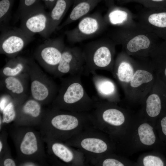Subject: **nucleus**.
<instances>
[{
	"label": "nucleus",
	"instance_id": "1",
	"mask_svg": "<svg viewBox=\"0 0 166 166\" xmlns=\"http://www.w3.org/2000/svg\"><path fill=\"white\" fill-rule=\"evenodd\" d=\"M117 45H121L127 54L135 57L148 58L158 43V37L143 28L136 22L134 24L118 27L110 36Z\"/></svg>",
	"mask_w": 166,
	"mask_h": 166
},
{
	"label": "nucleus",
	"instance_id": "2",
	"mask_svg": "<svg viewBox=\"0 0 166 166\" xmlns=\"http://www.w3.org/2000/svg\"><path fill=\"white\" fill-rule=\"evenodd\" d=\"M9 133L13 141L17 156V164L32 161L40 165L45 164L47 156L45 143L39 131L34 127L13 124Z\"/></svg>",
	"mask_w": 166,
	"mask_h": 166
},
{
	"label": "nucleus",
	"instance_id": "3",
	"mask_svg": "<svg viewBox=\"0 0 166 166\" xmlns=\"http://www.w3.org/2000/svg\"><path fill=\"white\" fill-rule=\"evenodd\" d=\"M116 44L111 39L103 38L87 44L82 50L86 73L97 70L112 72Z\"/></svg>",
	"mask_w": 166,
	"mask_h": 166
},
{
	"label": "nucleus",
	"instance_id": "4",
	"mask_svg": "<svg viewBox=\"0 0 166 166\" xmlns=\"http://www.w3.org/2000/svg\"><path fill=\"white\" fill-rule=\"evenodd\" d=\"M137 58L138 63L134 73L124 91L130 100L142 101L153 86L157 75L149 59Z\"/></svg>",
	"mask_w": 166,
	"mask_h": 166
},
{
	"label": "nucleus",
	"instance_id": "5",
	"mask_svg": "<svg viewBox=\"0 0 166 166\" xmlns=\"http://www.w3.org/2000/svg\"><path fill=\"white\" fill-rule=\"evenodd\" d=\"M81 74L70 75L62 79L58 95L54 101L56 108L68 109L84 100H89L81 82Z\"/></svg>",
	"mask_w": 166,
	"mask_h": 166
},
{
	"label": "nucleus",
	"instance_id": "6",
	"mask_svg": "<svg viewBox=\"0 0 166 166\" xmlns=\"http://www.w3.org/2000/svg\"><path fill=\"white\" fill-rule=\"evenodd\" d=\"M107 25L104 16L96 12L81 18L76 27L65 31V34L68 42L76 43L98 35Z\"/></svg>",
	"mask_w": 166,
	"mask_h": 166
},
{
	"label": "nucleus",
	"instance_id": "7",
	"mask_svg": "<svg viewBox=\"0 0 166 166\" xmlns=\"http://www.w3.org/2000/svg\"><path fill=\"white\" fill-rule=\"evenodd\" d=\"M34 63L30 62L28 70L31 81V97L42 105L47 104L56 94L57 89L55 84Z\"/></svg>",
	"mask_w": 166,
	"mask_h": 166
},
{
	"label": "nucleus",
	"instance_id": "8",
	"mask_svg": "<svg viewBox=\"0 0 166 166\" xmlns=\"http://www.w3.org/2000/svg\"><path fill=\"white\" fill-rule=\"evenodd\" d=\"M19 18L20 28L28 35L33 37L38 34L44 38L49 37V13L41 3L27 10Z\"/></svg>",
	"mask_w": 166,
	"mask_h": 166
},
{
	"label": "nucleus",
	"instance_id": "9",
	"mask_svg": "<svg viewBox=\"0 0 166 166\" xmlns=\"http://www.w3.org/2000/svg\"><path fill=\"white\" fill-rule=\"evenodd\" d=\"M78 124V120L73 116L66 114L53 115L51 110H47L45 111L38 127L45 141L49 140L56 131L71 130L76 128Z\"/></svg>",
	"mask_w": 166,
	"mask_h": 166
},
{
	"label": "nucleus",
	"instance_id": "10",
	"mask_svg": "<svg viewBox=\"0 0 166 166\" xmlns=\"http://www.w3.org/2000/svg\"><path fill=\"white\" fill-rule=\"evenodd\" d=\"M65 47L61 37L47 39L36 50L35 58L45 69L54 74Z\"/></svg>",
	"mask_w": 166,
	"mask_h": 166
},
{
	"label": "nucleus",
	"instance_id": "11",
	"mask_svg": "<svg viewBox=\"0 0 166 166\" xmlns=\"http://www.w3.org/2000/svg\"><path fill=\"white\" fill-rule=\"evenodd\" d=\"M1 31L0 53L8 56H15L33 39L20 28L7 27Z\"/></svg>",
	"mask_w": 166,
	"mask_h": 166
},
{
	"label": "nucleus",
	"instance_id": "12",
	"mask_svg": "<svg viewBox=\"0 0 166 166\" xmlns=\"http://www.w3.org/2000/svg\"><path fill=\"white\" fill-rule=\"evenodd\" d=\"M15 104L16 116L14 124L33 127L39 126L45 112L40 103L31 97Z\"/></svg>",
	"mask_w": 166,
	"mask_h": 166
},
{
	"label": "nucleus",
	"instance_id": "13",
	"mask_svg": "<svg viewBox=\"0 0 166 166\" xmlns=\"http://www.w3.org/2000/svg\"><path fill=\"white\" fill-rule=\"evenodd\" d=\"M144 8L137 16V22L158 38L166 40V8Z\"/></svg>",
	"mask_w": 166,
	"mask_h": 166
},
{
	"label": "nucleus",
	"instance_id": "14",
	"mask_svg": "<svg viewBox=\"0 0 166 166\" xmlns=\"http://www.w3.org/2000/svg\"><path fill=\"white\" fill-rule=\"evenodd\" d=\"M85 61L82 50L78 47H65L61 57L54 74L57 77L66 74L70 75L82 73Z\"/></svg>",
	"mask_w": 166,
	"mask_h": 166
},
{
	"label": "nucleus",
	"instance_id": "15",
	"mask_svg": "<svg viewBox=\"0 0 166 166\" xmlns=\"http://www.w3.org/2000/svg\"><path fill=\"white\" fill-rule=\"evenodd\" d=\"M138 63V60L129 55L122 50L115 59L112 72L123 91L132 77Z\"/></svg>",
	"mask_w": 166,
	"mask_h": 166
},
{
	"label": "nucleus",
	"instance_id": "16",
	"mask_svg": "<svg viewBox=\"0 0 166 166\" xmlns=\"http://www.w3.org/2000/svg\"><path fill=\"white\" fill-rule=\"evenodd\" d=\"M166 88V84L157 76L156 81L150 91L143 101L144 111L150 117L158 116L162 108L161 94Z\"/></svg>",
	"mask_w": 166,
	"mask_h": 166
},
{
	"label": "nucleus",
	"instance_id": "17",
	"mask_svg": "<svg viewBox=\"0 0 166 166\" xmlns=\"http://www.w3.org/2000/svg\"><path fill=\"white\" fill-rule=\"evenodd\" d=\"M107 6L108 9L104 17L108 25L121 27L136 23L132 14L127 9L116 6L114 3Z\"/></svg>",
	"mask_w": 166,
	"mask_h": 166
},
{
	"label": "nucleus",
	"instance_id": "18",
	"mask_svg": "<svg viewBox=\"0 0 166 166\" xmlns=\"http://www.w3.org/2000/svg\"><path fill=\"white\" fill-rule=\"evenodd\" d=\"M104 0H73L71 12L65 21L57 27H63L86 16L100 2Z\"/></svg>",
	"mask_w": 166,
	"mask_h": 166
},
{
	"label": "nucleus",
	"instance_id": "19",
	"mask_svg": "<svg viewBox=\"0 0 166 166\" xmlns=\"http://www.w3.org/2000/svg\"><path fill=\"white\" fill-rule=\"evenodd\" d=\"M92 79L96 91L101 96L109 99H118V90L115 82L112 79L92 72Z\"/></svg>",
	"mask_w": 166,
	"mask_h": 166
},
{
	"label": "nucleus",
	"instance_id": "20",
	"mask_svg": "<svg viewBox=\"0 0 166 166\" xmlns=\"http://www.w3.org/2000/svg\"><path fill=\"white\" fill-rule=\"evenodd\" d=\"M73 2V0H57L54 6L49 13L48 37L57 30Z\"/></svg>",
	"mask_w": 166,
	"mask_h": 166
},
{
	"label": "nucleus",
	"instance_id": "21",
	"mask_svg": "<svg viewBox=\"0 0 166 166\" xmlns=\"http://www.w3.org/2000/svg\"><path fill=\"white\" fill-rule=\"evenodd\" d=\"M150 58L157 76L166 84V42L157 47Z\"/></svg>",
	"mask_w": 166,
	"mask_h": 166
},
{
	"label": "nucleus",
	"instance_id": "22",
	"mask_svg": "<svg viewBox=\"0 0 166 166\" xmlns=\"http://www.w3.org/2000/svg\"><path fill=\"white\" fill-rule=\"evenodd\" d=\"M18 76L6 77L4 80L6 90L10 94L16 103L22 102L26 98L25 96V86Z\"/></svg>",
	"mask_w": 166,
	"mask_h": 166
},
{
	"label": "nucleus",
	"instance_id": "23",
	"mask_svg": "<svg viewBox=\"0 0 166 166\" xmlns=\"http://www.w3.org/2000/svg\"><path fill=\"white\" fill-rule=\"evenodd\" d=\"M30 61L22 57H17L10 60L2 69L3 74L6 77L19 76L24 71Z\"/></svg>",
	"mask_w": 166,
	"mask_h": 166
},
{
	"label": "nucleus",
	"instance_id": "24",
	"mask_svg": "<svg viewBox=\"0 0 166 166\" xmlns=\"http://www.w3.org/2000/svg\"><path fill=\"white\" fill-rule=\"evenodd\" d=\"M46 141L47 151H51L56 156L64 162H71L73 159V154L71 151L65 146L57 142Z\"/></svg>",
	"mask_w": 166,
	"mask_h": 166
},
{
	"label": "nucleus",
	"instance_id": "25",
	"mask_svg": "<svg viewBox=\"0 0 166 166\" xmlns=\"http://www.w3.org/2000/svg\"><path fill=\"white\" fill-rule=\"evenodd\" d=\"M137 134L141 143L146 146L154 144L156 137L153 127L149 123L144 122L139 125L137 129Z\"/></svg>",
	"mask_w": 166,
	"mask_h": 166
},
{
	"label": "nucleus",
	"instance_id": "26",
	"mask_svg": "<svg viewBox=\"0 0 166 166\" xmlns=\"http://www.w3.org/2000/svg\"><path fill=\"white\" fill-rule=\"evenodd\" d=\"M103 120L108 124L114 126L122 125L125 121V117L120 109L115 107L107 108L102 114Z\"/></svg>",
	"mask_w": 166,
	"mask_h": 166
},
{
	"label": "nucleus",
	"instance_id": "27",
	"mask_svg": "<svg viewBox=\"0 0 166 166\" xmlns=\"http://www.w3.org/2000/svg\"><path fill=\"white\" fill-rule=\"evenodd\" d=\"M84 149L93 153H99L105 152L107 149L106 143L101 139L96 138H86L81 142Z\"/></svg>",
	"mask_w": 166,
	"mask_h": 166
},
{
	"label": "nucleus",
	"instance_id": "28",
	"mask_svg": "<svg viewBox=\"0 0 166 166\" xmlns=\"http://www.w3.org/2000/svg\"><path fill=\"white\" fill-rule=\"evenodd\" d=\"M14 0H0V30L7 27Z\"/></svg>",
	"mask_w": 166,
	"mask_h": 166
},
{
	"label": "nucleus",
	"instance_id": "29",
	"mask_svg": "<svg viewBox=\"0 0 166 166\" xmlns=\"http://www.w3.org/2000/svg\"><path fill=\"white\" fill-rule=\"evenodd\" d=\"M3 124H8L14 121L16 116L15 104L13 99L6 106L1 112Z\"/></svg>",
	"mask_w": 166,
	"mask_h": 166
},
{
	"label": "nucleus",
	"instance_id": "30",
	"mask_svg": "<svg viewBox=\"0 0 166 166\" xmlns=\"http://www.w3.org/2000/svg\"><path fill=\"white\" fill-rule=\"evenodd\" d=\"M41 0H20L18 8L19 18L29 9L40 3Z\"/></svg>",
	"mask_w": 166,
	"mask_h": 166
},
{
	"label": "nucleus",
	"instance_id": "31",
	"mask_svg": "<svg viewBox=\"0 0 166 166\" xmlns=\"http://www.w3.org/2000/svg\"><path fill=\"white\" fill-rule=\"evenodd\" d=\"M142 164L144 166H163L164 164L159 157L153 155L144 156L142 160Z\"/></svg>",
	"mask_w": 166,
	"mask_h": 166
},
{
	"label": "nucleus",
	"instance_id": "32",
	"mask_svg": "<svg viewBox=\"0 0 166 166\" xmlns=\"http://www.w3.org/2000/svg\"><path fill=\"white\" fill-rule=\"evenodd\" d=\"M166 0H134L135 2L142 5L147 8H163L162 4Z\"/></svg>",
	"mask_w": 166,
	"mask_h": 166
},
{
	"label": "nucleus",
	"instance_id": "33",
	"mask_svg": "<svg viewBox=\"0 0 166 166\" xmlns=\"http://www.w3.org/2000/svg\"><path fill=\"white\" fill-rule=\"evenodd\" d=\"M1 131L0 137V157L3 156L6 152L9 151L7 142V133L5 130H2Z\"/></svg>",
	"mask_w": 166,
	"mask_h": 166
},
{
	"label": "nucleus",
	"instance_id": "34",
	"mask_svg": "<svg viewBox=\"0 0 166 166\" xmlns=\"http://www.w3.org/2000/svg\"><path fill=\"white\" fill-rule=\"evenodd\" d=\"M1 163V165L4 166H16L18 165L17 162L11 157L10 151L6 152L0 157Z\"/></svg>",
	"mask_w": 166,
	"mask_h": 166
},
{
	"label": "nucleus",
	"instance_id": "35",
	"mask_svg": "<svg viewBox=\"0 0 166 166\" xmlns=\"http://www.w3.org/2000/svg\"><path fill=\"white\" fill-rule=\"evenodd\" d=\"M123 164L119 160L112 158H108L105 160L102 163L103 166H124Z\"/></svg>",
	"mask_w": 166,
	"mask_h": 166
},
{
	"label": "nucleus",
	"instance_id": "36",
	"mask_svg": "<svg viewBox=\"0 0 166 166\" xmlns=\"http://www.w3.org/2000/svg\"><path fill=\"white\" fill-rule=\"evenodd\" d=\"M13 99L8 97L6 96H3L0 99V111L3 110L6 106L8 103Z\"/></svg>",
	"mask_w": 166,
	"mask_h": 166
},
{
	"label": "nucleus",
	"instance_id": "37",
	"mask_svg": "<svg viewBox=\"0 0 166 166\" xmlns=\"http://www.w3.org/2000/svg\"><path fill=\"white\" fill-rule=\"evenodd\" d=\"M43 1L46 6L51 10L54 6L57 0H42Z\"/></svg>",
	"mask_w": 166,
	"mask_h": 166
},
{
	"label": "nucleus",
	"instance_id": "38",
	"mask_svg": "<svg viewBox=\"0 0 166 166\" xmlns=\"http://www.w3.org/2000/svg\"><path fill=\"white\" fill-rule=\"evenodd\" d=\"M160 125L163 133L166 136V116L161 120Z\"/></svg>",
	"mask_w": 166,
	"mask_h": 166
},
{
	"label": "nucleus",
	"instance_id": "39",
	"mask_svg": "<svg viewBox=\"0 0 166 166\" xmlns=\"http://www.w3.org/2000/svg\"><path fill=\"white\" fill-rule=\"evenodd\" d=\"M134 0H118V2L122 4L133 2Z\"/></svg>",
	"mask_w": 166,
	"mask_h": 166
},
{
	"label": "nucleus",
	"instance_id": "40",
	"mask_svg": "<svg viewBox=\"0 0 166 166\" xmlns=\"http://www.w3.org/2000/svg\"><path fill=\"white\" fill-rule=\"evenodd\" d=\"M107 5L114 3V0H105Z\"/></svg>",
	"mask_w": 166,
	"mask_h": 166
}]
</instances>
